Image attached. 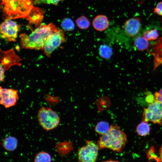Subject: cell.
Returning <instances> with one entry per match:
<instances>
[{
    "label": "cell",
    "mask_w": 162,
    "mask_h": 162,
    "mask_svg": "<svg viewBox=\"0 0 162 162\" xmlns=\"http://www.w3.org/2000/svg\"><path fill=\"white\" fill-rule=\"evenodd\" d=\"M37 117L40 125L47 131L55 129L60 123V117L57 112L48 107H40Z\"/></svg>",
    "instance_id": "4"
},
{
    "label": "cell",
    "mask_w": 162,
    "mask_h": 162,
    "mask_svg": "<svg viewBox=\"0 0 162 162\" xmlns=\"http://www.w3.org/2000/svg\"><path fill=\"white\" fill-rule=\"evenodd\" d=\"M0 103L5 108H8L15 106L18 100V91L12 88L0 89Z\"/></svg>",
    "instance_id": "9"
},
{
    "label": "cell",
    "mask_w": 162,
    "mask_h": 162,
    "mask_svg": "<svg viewBox=\"0 0 162 162\" xmlns=\"http://www.w3.org/2000/svg\"><path fill=\"white\" fill-rule=\"evenodd\" d=\"M57 30L52 23L41 24L29 35L25 33L20 34L21 45L26 49L43 50L48 37Z\"/></svg>",
    "instance_id": "1"
},
{
    "label": "cell",
    "mask_w": 162,
    "mask_h": 162,
    "mask_svg": "<svg viewBox=\"0 0 162 162\" xmlns=\"http://www.w3.org/2000/svg\"><path fill=\"white\" fill-rule=\"evenodd\" d=\"M2 146L7 151H13L15 150L18 145V140L16 137L9 136L5 137L3 140Z\"/></svg>",
    "instance_id": "13"
},
{
    "label": "cell",
    "mask_w": 162,
    "mask_h": 162,
    "mask_svg": "<svg viewBox=\"0 0 162 162\" xmlns=\"http://www.w3.org/2000/svg\"><path fill=\"white\" fill-rule=\"evenodd\" d=\"M141 20L136 17L131 18L124 22L123 28L125 33L128 36L134 38L139 33L141 28Z\"/></svg>",
    "instance_id": "10"
},
{
    "label": "cell",
    "mask_w": 162,
    "mask_h": 162,
    "mask_svg": "<svg viewBox=\"0 0 162 162\" xmlns=\"http://www.w3.org/2000/svg\"><path fill=\"white\" fill-rule=\"evenodd\" d=\"M64 0H33V3L34 5H39L42 4L57 5L60 2Z\"/></svg>",
    "instance_id": "22"
},
{
    "label": "cell",
    "mask_w": 162,
    "mask_h": 162,
    "mask_svg": "<svg viewBox=\"0 0 162 162\" xmlns=\"http://www.w3.org/2000/svg\"><path fill=\"white\" fill-rule=\"evenodd\" d=\"M110 126L108 123L105 121H101L98 123L95 128L96 133L101 135L106 133L109 130Z\"/></svg>",
    "instance_id": "17"
},
{
    "label": "cell",
    "mask_w": 162,
    "mask_h": 162,
    "mask_svg": "<svg viewBox=\"0 0 162 162\" xmlns=\"http://www.w3.org/2000/svg\"><path fill=\"white\" fill-rule=\"evenodd\" d=\"M148 122L143 121L137 125L136 132L139 135L144 136L147 135L150 132V128Z\"/></svg>",
    "instance_id": "16"
},
{
    "label": "cell",
    "mask_w": 162,
    "mask_h": 162,
    "mask_svg": "<svg viewBox=\"0 0 162 162\" xmlns=\"http://www.w3.org/2000/svg\"><path fill=\"white\" fill-rule=\"evenodd\" d=\"M1 0L2 11L7 19L26 17L34 8L31 0Z\"/></svg>",
    "instance_id": "3"
},
{
    "label": "cell",
    "mask_w": 162,
    "mask_h": 162,
    "mask_svg": "<svg viewBox=\"0 0 162 162\" xmlns=\"http://www.w3.org/2000/svg\"><path fill=\"white\" fill-rule=\"evenodd\" d=\"M76 23L77 27L81 29H87L90 25L88 19L84 15L81 16L76 19Z\"/></svg>",
    "instance_id": "18"
},
{
    "label": "cell",
    "mask_w": 162,
    "mask_h": 162,
    "mask_svg": "<svg viewBox=\"0 0 162 162\" xmlns=\"http://www.w3.org/2000/svg\"><path fill=\"white\" fill-rule=\"evenodd\" d=\"M134 45L138 50L142 51L148 48L149 42L144 37L139 36L135 39Z\"/></svg>",
    "instance_id": "14"
},
{
    "label": "cell",
    "mask_w": 162,
    "mask_h": 162,
    "mask_svg": "<svg viewBox=\"0 0 162 162\" xmlns=\"http://www.w3.org/2000/svg\"><path fill=\"white\" fill-rule=\"evenodd\" d=\"M99 53L100 56L104 58L108 59L112 56V51L111 48L106 44L101 45L99 48Z\"/></svg>",
    "instance_id": "15"
},
{
    "label": "cell",
    "mask_w": 162,
    "mask_h": 162,
    "mask_svg": "<svg viewBox=\"0 0 162 162\" xmlns=\"http://www.w3.org/2000/svg\"><path fill=\"white\" fill-rule=\"evenodd\" d=\"M155 99L160 102L162 103V88L158 92H156L154 94Z\"/></svg>",
    "instance_id": "24"
},
{
    "label": "cell",
    "mask_w": 162,
    "mask_h": 162,
    "mask_svg": "<svg viewBox=\"0 0 162 162\" xmlns=\"http://www.w3.org/2000/svg\"><path fill=\"white\" fill-rule=\"evenodd\" d=\"M143 121L151 122L161 124L162 120V103L155 100L144 108L142 114Z\"/></svg>",
    "instance_id": "6"
},
{
    "label": "cell",
    "mask_w": 162,
    "mask_h": 162,
    "mask_svg": "<svg viewBox=\"0 0 162 162\" xmlns=\"http://www.w3.org/2000/svg\"><path fill=\"white\" fill-rule=\"evenodd\" d=\"M127 142L125 133L116 125H112L109 131L100 136L98 145L100 149L106 148L117 152L120 151Z\"/></svg>",
    "instance_id": "2"
},
{
    "label": "cell",
    "mask_w": 162,
    "mask_h": 162,
    "mask_svg": "<svg viewBox=\"0 0 162 162\" xmlns=\"http://www.w3.org/2000/svg\"><path fill=\"white\" fill-rule=\"evenodd\" d=\"M61 26L62 29L66 31H71L75 28L73 21L69 18H65L62 21Z\"/></svg>",
    "instance_id": "19"
},
{
    "label": "cell",
    "mask_w": 162,
    "mask_h": 162,
    "mask_svg": "<svg viewBox=\"0 0 162 162\" xmlns=\"http://www.w3.org/2000/svg\"><path fill=\"white\" fill-rule=\"evenodd\" d=\"M158 36V32L155 29L147 30L143 33V37L148 41L156 40Z\"/></svg>",
    "instance_id": "21"
},
{
    "label": "cell",
    "mask_w": 162,
    "mask_h": 162,
    "mask_svg": "<svg viewBox=\"0 0 162 162\" xmlns=\"http://www.w3.org/2000/svg\"><path fill=\"white\" fill-rule=\"evenodd\" d=\"M65 41L63 30L61 29L58 30L47 39L43 49L44 54L50 57L52 52Z\"/></svg>",
    "instance_id": "8"
},
{
    "label": "cell",
    "mask_w": 162,
    "mask_h": 162,
    "mask_svg": "<svg viewBox=\"0 0 162 162\" xmlns=\"http://www.w3.org/2000/svg\"><path fill=\"white\" fill-rule=\"evenodd\" d=\"M20 30V26L11 19H7L0 26L1 37L7 41H16Z\"/></svg>",
    "instance_id": "7"
},
{
    "label": "cell",
    "mask_w": 162,
    "mask_h": 162,
    "mask_svg": "<svg viewBox=\"0 0 162 162\" xmlns=\"http://www.w3.org/2000/svg\"><path fill=\"white\" fill-rule=\"evenodd\" d=\"M104 162H119L118 161H114V160H110L108 161H104Z\"/></svg>",
    "instance_id": "26"
},
{
    "label": "cell",
    "mask_w": 162,
    "mask_h": 162,
    "mask_svg": "<svg viewBox=\"0 0 162 162\" xmlns=\"http://www.w3.org/2000/svg\"><path fill=\"white\" fill-rule=\"evenodd\" d=\"M154 12L160 16H162V2L158 3L154 9Z\"/></svg>",
    "instance_id": "23"
},
{
    "label": "cell",
    "mask_w": 162,
    "mask_h": 162,
    "mask_svg": "<svg viewBox=\"0 0 162 162\" xmlns=\"http://www.w3.org/2000/svg\"><path fill=\"white\" fill-rule=\"evenodd\" d=\"M159 155L160 156V158L161 161L162 162V146L159 149Z\"/></svg>",
    "instance_id": "25"
},
{
    "label": "cell",
    "mask_w": 162,
    "mask_h": 162,
    "mask_svg": "<svg viewBox=\"0 0 162 162\" xmlns=\"http://www.w3.org/2000/svg\"><path fill=\"white\" fill-rule=\"evenodd\" d=\"M51 158L50 154L45 152H41L35 156L34 162H51Z\"/></svg>",
    "instance_id": "20"
},
{
    "label": "cell",
    "mask_w": 162,
    "mask_h": 162,
    "mask_svg": "<svg viewBox=\"0 0 162 162\" xmlns=\"http://www.w3.org/2000/svg\"><path fill=\"white\" fill-rule=\"evenodd\" d=\"M154 57V70L162 65V36L152 46L149 51Z\"/></svg>",
    "instance_id": "11"
},
{
    "label": "cell",
    "mask_w": 162,
    "mask_h": 162,
    "mask_svg": "<svg viewBox=\"0 0 162 162\" xmlns=\"http://www.w3.org/2000/svg\"><path fill=\"white\" fill-rule=\"evenodd\" d=\"M99 149L98 145L91 140H87L86 145L79 148L77 152L80 162H96Z\"/></svg>",
    "instance_id": "5"
},
{
    "label": "cell",
    "mask_w": 162,
    "mask_h": 162,
    "mask_svg": "<svg viewBox=\"0 0 162 162\" xmlns=\"http://www.w3.org/2000/svg\"><path fill=\"white\" fill-rule=\"evenodd\" d=\"M92 24L95 30L101 32L105 30L108 28L109 22L106 16L104 15H99L94 19Z\"/></svg>",
    "instance_id": "12"
}]
</instances>
